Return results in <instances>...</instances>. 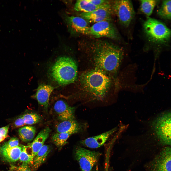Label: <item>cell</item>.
<instances>
[{"label":"cell","mask_w":171,"mask_h":171,"mask_svg":"<svg viewBox=\"0 0 171 171\" xmlns=\"http://www.w3.org/2000/svg\"><path fill=\"white\" fill-rule=\"evenodd\" d=\"M92 3L96 5H100L104 4L109 1L105 0H88Z\"/></svg>","instance_id":"f546056e"},{"label":"cell","mask_w":171,"mask_h":171,"mask_svg":"<svg viewBox=\"0 0 171 171\" xmlns=\"http://www.w3.org/2000/svg\"><path fill=\"white\" fill-rule=\"evenodd\" d=\"M90 35L95 37H106L118 39L119 36L116 28L110 21H104L95 23L90 27Z\"/></svg>","instance_id":"ba28073f"},{"label":"cell","mask_w":171,"mask_h":171,"mask_svg":"<svg viewBox=\"0 0 171 171\" xmlns=\"http://www.w3.org/2000/svg\"><path fill=\"white\" fill-rule=\"evenodd\" d=\"M71 135L67 133L57 132L52 135V141L57 146L62 147L67 143V140Z\"/></svg>","instance_id":"7402d4cb"},{"label":"cell","mask_w":171,"mask_h":171,"mask_svg":"<svg viewBox=\"0 0 171 171\" xmlns=\"http://www.w3.org/2000/svg\"><path fill=\"white\" fill-rule=\"evenodd\" d=\"M14 125L16 127H21L25 125L23 120L22 116H19L15 120L14 123Z\"/></svg>","instance_id":"f1b7e54d"},{"label":"cell","mask_w":171,"mask_h":171,"mask_svg":"<svg viewBox=\"0 0 171 171\" xmlns=\"http://www.w3.org/2000/svg\"><path fill=\"white\" fill-rule=\"evenodd\" d=\"M22 149V146L9 148L1 146L0 148V155L5 161L15 162L19 159Z\"/></svg>","instance_id":"2e32d148"},{"label":"cell","mask_w":171,"mask_h":171,"mask_svg":"<svg viewBox=\"0 0 171 171\" xmlns=\"http://www.w3.org/2000/svg\"><path fill=\"white\" fill-rule=\"evenodd\" d=\"M142 134L153 135L162 143L171 145V111L160 115L149 122L145 121Z\"/></svg>","instance_id":"3957f363"},{"label":"cell","mask_w":171,"mask_h":171,"mask_svg":"<svg viewBox=\"0 0 171 171\" xmlns=\"http://www.w3.org/2000/svg\"><path fill=\"white\" fill-rule=\"evenodd\" d=\"M140 10L143 13L149 17L152 14L157 3L154 0H141Z\"/></svg>","instance_id":"603a6c76"},{"label":"cell","mask_w":171,"mask_h":171,"mask_svg":"<svg viewBox=\"0 0 171 171\" xmlns=\"http://www.w3.org/2000/svg\"><path fill=\"white\" fill-rule=\"evenodd\" d=\"M9 125L0 128V142L8 136Z\"/></svg>","instance_id":"4316f807"},{"label":"cell","mask_w":171,"mask_h":171,"mask_svg":"<svg viewBox=\"0 0 171 171\" xmlns=\"http://www.w3.org/2000/svg\"><path fill=\"white\" fill-rule=\"evenodd\" d=\"M34 157L33 151L29 145H22V149L19 160L22 163L32 164Z\"/></svg>","instance_id":"44dd1931"},{"label":"cell","mask_w":171,"mask_h":171,"mask_svg":"<svg viewBox=\"0 0 171 171\" xmlns=\"http://www.w3.org/2000/svg\"><path fill=\"white\" fill-rule=\"evenodd\" d=\"M54 88L50 85L42 84L37 89L34 97L38 103L45 108L48 106L50 96Z\"/></svg>","instance_id":"5bb4252c"},{"label":"cell","mask_w":171,"mask_h":171,"mask_svg":"<svg viewBox=\"0 0 171 171\" xmlns=\"http://www.w3.org/2000/svg\"><path fill=\"white\" fill-rule=\"evenodd\" d=\"M54 109L61 121L74 119L75 107L69 106L66 103L61 100L57 101L55 103Z\"/></svg>","instance_id":"7c38bea8"},{"label":"cell","mask_w":171,"mask_h":171,"mask_svg":"<svg viewBox=\"0 0 171 171\" xmlns=\"http://www.w3.org/2000/svg\"><path fill=\"white\" fill-rule=\"evenodd\" d=\"M51 150L49 146L44 145L35 156L32 165L34 169H38L46 161Z\"/></svg>","instance_id":"d6986e66"},{"label":"cell","mask_w":171,"mask_h":171,"mask_svg":"<svg viewBox=\"0 0 171 171\" xmlns=\"http://www.w3.org/2000/svg\"><path fill=\"white\" fill-rule=\"evenodd\" d=\"M68 25L74 31L85 35H90V27L87 21L80 16H68L66 19Z\"/></svg>","instance_id":"4fadbf2b"},{"label":"cell","mask_w":171,"mask_h":171,"mask_svg":"<svg viewBox=\"0 0 171 171\" xmlns=\"http://www.w3.org/2000/svg\"><path fill=\"white\" fill-rule=\"evenodd\" d=\"M81 80L87 90L98 99H101L105 96L111 83L110 78L103 71L98 69L84 74Z\"/></svg>","instance_id":"277c9868"},{"label":"cell","mask_w":171,"mask_h":171,"mask_svg":"<svg viewBox=\"0 0 171 171\" xmlns=\"http://www.w3.org/2000/svg\"><path fill=\"white\" fill-rule=\"evenodd\" d=\"M58 133H66L72 135L79 132L82 129L80 125L74 119L62 121L56 126Z\"/></svg>","instance_id":"9a60e30c"},{"label":"cell","mask_w":171,"mask_h":171,"mask_svg":"<svg viewBox=\"0 0 171 171\" xmlns=\"http://www.w3.org/2000/svg\"><path fill=\"white\" fill-rule=\"evenodd\" d=\"M119 125L100 134L89 137L81 141L82 145L91 148H96L103 145L109 137L114 134L118 130Z\"/></svg>","instance_id":"8fae6325"},{"label":"cell","mask_w":171,"mask_h":171,"mask_svg":"<svg viewBox=\"0 0 171 171\" xmlns=\"http://www.w3.org/2000/svg\"><path fill=\"white\" fill-rule=\"evenodd\" d=\"M152 171H171V147L164 148L151 165Z\"/></svg>","instance_id":"30bf717a"},{"label":"cell","mask_w":171,"mask_h":171,"mask_svg":"<svg viewBox=\"0 0 171 171\" xmlns=\"http://www.w3.org/2000/svg\"><path fill=\"white\" fill-rule=\"evenodd\" d=\"M19 141L16 137H13L8 141L4 143L2 146L9 148L15 147L19 146Z\"/></svg>","instance_id":"484cf974"},{"label":"cell","mask_w":171,"mask_h":171,"mask_svg":"<svg viewBox=\"0 0 171 171\" xmlns=\"http://www.w3.org/2000/svg\"><path fill=\"white\" fill-rule=\"evenodd\" d=\"M26 125H31L37 123L41 119V116L35 113H29L22 115Z\"/></svg>","instance_id":"d4e9b609"},{"label":"cell","mask_w":171,"mask_h":171,"mask_svg":"<svg viewBox=\"0 0 171 171\" xmlns=\"http://www.w3.org/2000/svg\"><path fill=\"white\" fill-rule=\"evenodd\" d=\"M157 13L161 17L165 19L171 18V0L163 1Z\"/></svg>","instance_id":"cb8c5ba5"},{"label":"cell","mask_w":171,"mask_h":171,"mask_svg":"<svg viewBox=\"0 0 171 171\" xmlns=\"http://www.w3.org/2000/svg\"><path fill=\"white\" fill-rule=\"evenodd\" d=\"M51 131L49 128H45L39 133L32 143L29 144L33 151L34 156L44 145Z\"/></svg>","instance_id":"ac0fdd59"},{"label":"cell","mask_w":171,"mask_h":171,"mask_svg":"<svg viewBox=\"0 0 171 171\" xmlns=\"http://www.w3.org/2000/svg\"><path fill=\"white\" fill-rule=\"evenodd\" d=\"M97 65L115 77L124 55L122 48L108 42L98 40L92 43Z\"/></svg>","instance_id":"6da1fadb"},{"label":"cell","mask_w":171,"mask_h":171,"mask_svg":"<svg viewBox=\"0 0 171 171\" xmlns=\"http://www.w3.org/2000/svg\"><path fill=\"white\" fill-rule=\"evenodd\" d=\"M36 133V128L33 126H24L20 128L18 134L21 140L26 142L31 141L34 139Z\"/></svg>","instance_id":"ffe728a7"},{"label":"cell","mask_w":171,"mask_h":171,"mask_svg":"<svg viewBox=\"0 0 171 171\" xmlns=\"http://www.w3.org/2000/svg\"><path fill=\"white\" fill-rule=\"evenodd\" d=\"M113 11L120 23L125 27H128L135 15L132 3L128 0H115L112 3Z\"/></svg>","instance_id":"52a82bcc"},{"label":"cell","mask_w":171,"mask_h":171,"mask_svg":"<svg viewBox=\"0 0 171 171\" xmlns=\"http://www.w3.org/2000/svg\"><path fill=\"white\" fill-rule=\"evenodd\" d=\"M143 26L147 38L152 42L165 43L171 36V30L163 23L154 18L148 17Z\"/></svg>","instance_id":"5b68a950"},{"label":"cell","mask_w":171,"mask_h":171,"mask_svg":"<svg viewBox=\"0 0 171 171\" xmlns=\"http://www.w3.org/2000/svg\"><path fill=\"white\" fill-rule=\"evenodd\" d=\"M11 169L15 171H31L28 165L24 163L18 166H13Z\"/></svg>","instance_id":"83f0119b"},{"label":"cell","mask_w":171,"mask_h":171,"mask_svg":"<svg viewBox=\"0 0 171 171\" xmlns=\"http://www.w3.org/2000/svg\"><path fill=\"white\" fill-rule=\"evenodd\" d=\"M113 11L112 4L110 3L105 7L91 12H82L80 14L79 16L90 23H95L104 21H110Z\"/></svg>","instance_id":"9c48e42d"},{"label":"cell","mask_w":171,"mask_h":171,"mask_svg":"<svg viewBox=\"0 0 171 171\" xmlns=\"http://www.w3.org/2000/svg\"><path fill=\"white\" fill-rule=\"evenodd\" d=\"M101 153L92 151L80 147H77L74 152L81 171H91L98 161Z\"/></svg>","instance_id":"8992f818"},{"label":"cell","mask_w":171,"mask_h":171,"mask_svg":"<svg viewBox=\"0 0 171 171\" xmlns=\"http://www.w3.org/2000/svg\"><path fill=\"white\" fill-rule=\"evenodd\" d=\"M110 3L111 2L109 1L103 5H96L90 2L88 0H79L77 1L75 3L74 8L76 11L87 13L105 7Z\"/></svg>","instance_id":"e0dca14e"},{"label":"cell","mask_w":171,"mask_h":171,"mask_svg":"<svg viewBox=\"0 0 171 171\" xmlns=\"http://www.w3.org/2000/svg\"><path fill=\"white\" fill-rule=\"evenodd\" d=\"M49 74L53 81L63 86L74 82L77 74V67L75 61L70 57H59L50 69Z\"/></svg>","instance_id":"7a4b0ae2"}]
</instances>
